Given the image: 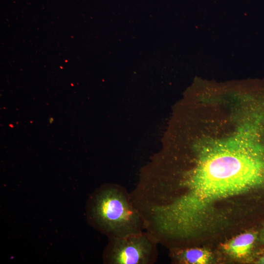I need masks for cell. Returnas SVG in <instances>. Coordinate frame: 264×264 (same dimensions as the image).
Returning <instances> with one entry per match:
<instances>
[{
  "mask_svg": "<svg viewBox=\"0 0 264 264\" xmlns=\"http://www.w3.org/2000/svg\"><path fill=\"white\" fill-rule=\"evenodd\" d=\"M264 190V159L248 140L237 136L208 148L191 172L163 188L167 221L186 233L199 229L211 205L241 193L259 198Z\"/></svg>",
  "mask_w": 264,
  "mask_h": 264,
  "instance_id": "1",
  "label": "cell"
},
{
  "mask_svg": "<svg viewBox=\"0 0 264 264\" xmlns=\"http://www.w3.org/2000/svg\"><path fill=\"white\" fill-rule=\"evenodd\" d=\"M88 215L92 225L109 240L145 231L131 193L116 184H105L94 192L88 200Z\"/></svg>",
  "mask_w": 264,
  "mask_h": 264,
  "instance_id": "2",
  "label": "cell"
},
{
  "mask_svg": "<svg viewBox=\"0 0 264 264\" xmlns=\"http://www.w3.org/2000/svg\"><path fill=\"white\" fill-rule=\"evenodd\" d=\"M155 239L146 231L109 239L103 253L108 264H154L158 259Z\"/></svg>",
  "mask_w": 264,
  "mask_h": 264,
  "instance_id": "3",
  "label": "cell"
},
{
  "mask_svg": "<svg viewBox=\"0 0 264 264\" xmlns=\"http://www.w3.org/2000/svg\"><path fill=\"white\" fill-rule=\"evenodd\" d=\"M171 250V258L181 264H204L207 263L211 257L209 252L197 247H176Z\"/></svg>",
  "mask_w": 264,
  "mask_h": 264,
  "instance_id": "4",
  "label": "cell"
},
{
  "mask_svg": "<svg viewBox=\"0 0 264 264\" xmlns=\"http://www.w3.org/2000/svg\"><path fill=\"white\" fill-rule=\"evenodd\" d=\"M258 257H257L255 262L257 264H264V248L263 249Z\"/></svg>",
  "mask_w": 264,
  "mask_h": 264,
  "instance_id": "5",
  "label": "cell"
}]
</instances>
